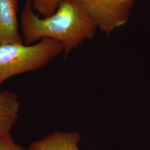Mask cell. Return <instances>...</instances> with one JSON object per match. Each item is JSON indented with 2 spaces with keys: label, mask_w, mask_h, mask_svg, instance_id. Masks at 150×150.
Wrapping results in <instances>:
<instances>
[{
  "label": "cell",
  "mask_w": 150,
  "mask_h": 150,
  "mask_svg": "<svg viewBox=\"0 0 150 150\" xmlns=\"http://www.w3.org/2000/svg\"><path fill=\"white\" fill-rule=\"evenodd\" d=\"M20 26L23 43L31 45L43 38L62 43L64 58L86 40L93 38L98 26L76 0H64L52 15L41 18L32 8L31 0H26L21 15Z\"/></svg>",
  "instance_id": "obj_1"
},
{
  "label": "cell",
  "mask_w": 150,
  "mask_h": 150,
  "mask_svg": "<svg viewBox=\"0 0 150 150\" xmlns=\"http://www.w3.org/2000/svg\"><path fill=\"white\" fill-rule=\"evenodd\" d=\"M64 52L62 43L48 38L31 45H0V86L12 77L42 69Z\"/></svg>",
  "instance_id": "obj_2"
},
{
  "label": "cell",
  "mask_w": 150,
  "mask_h": 150,
  "mask_svg": "<svg viewBox=\"0 0 150 150\" xmlns=\"http://www.w3.org/2000/svg\"><path fill=\"white\" fill-rule=\"evenodd\" d=\"M93 18L98 28L107 35L127 21L129 5L117 0H76Z\"/></svg>",
  "instance_id": "obj_3"
},
{
  "label": "cell",
  "mask_w": 150,
  "mask_h": 150,
  "mask_svg": "<svg viewBox=\"0 0 150 150\" xmlns=\"http://www.w3.org/2000/svg\"><path fill=\"white\" fill-rule=\"evenodd\" d=\"M18 0H0V45L24 44L20 33Z\"/></svg>",
  "instance_id": "obj_4"
},
{
  "label": "cell",
  "mask_w": 150,
  "mask_h": 150,
  "mask_svg": "<svg viewBox=\"0 0 150 150\" xmlns=\"http://www.w3.org/2000/svg\"><path fill=\"white\" fill-rule=\"evenodd\" d=\"M80 135L77 132L54 131L43 139L32 142L27 150H80Z\"/></svg>",
  "instance_id": "obj_5"
},
{
  "label": "cell",
  "mask_w": 150,
  "mask_h": 150,
  "mask_svg": "<svg viewBox=\"0 0 150 150\" xmlns=\"http://www.w3.org/2000/svg\"><path fill=\"white\" fill-rule=\"evenodd\" d=\"M20 104L15 93L0 91V136L11 134L19 118Z\"/></svg>",
  "instance_id": "obj_6"
},
{
  "label": "cell",
  "mask_w": 150,
  "mask_h": 150,
  "mask_svg": "<svg viewBox=\"0 0 150 150\" xmlns=\"http://www.w3.org/2000/svg\"><path fill=\"white\" fill-rule=\"evenodd\" d=\"M64 0H31L33 10L43 18L52 15Z\"/></svg>",
  "instance_id": "obj_7"
},
{
  "label": "cell",
  "mask_w": 150,
  "mask_h": 150,
  "mask_svg": "<svg viewBox=\"0 0 150 150\" xmlns=\"http://www.w3.org/2000/svg\"><path fill=\"white\" fill-rule=\"evenodd\" d=\"M0 150H27L16 144L11 134L0 136Z\"/></svg>",
  "instance_id": "obj_8"
},
{
  "label": "cell",
  "mask_w": 150,
  "mask_h": 150,
  "mask_svg": "<svg viewBox=\"0 0 150 150\" xmlns=\"http://www.w3.org/2000/svg\"><path fill=\"white\" fill-rule=\"evenodd\" d=\"M117 1L120 2H121V3H122V4H124L129 5L132 0H117Z\"/></svg>",
  "instance_id": "obj_9"
}]
</instances>
